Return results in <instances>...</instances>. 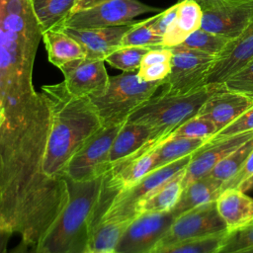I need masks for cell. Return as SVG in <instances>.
<instances>
[{
    "label": "cell",
    "instance_id": "cell-49",
    "mask_svg": "<svg viewBox=\"0 0 253 253\" xmlns=\"http://www.w3.org/2000/svg\"><path fill=\"white\" fill-rule=\"evenodd\" d=\"M252 224H253V223H252Z\"/></svg>",
    "mask_w": 253,
    "mask_h": 253
},
{
    "label": "cell",
    "instance_id": "cell-29",
    "mask_svg": "<svg viewBox=\"0 0 253 253\" xmlns=\"http://www.w3.org/2000/svg\"><path fill=\"white\" fill-rule=\"evenodd\" d=\"M229 39L203 29H198L192 33L178 47L197 50L216 57L229 42Z\"/></svg>",
    "mask_w": 253,
    "mask_h": 253
},
{
    "label": "cell",
    "instance_id": "cell-33",
    "mask_svg": "<svg viewBox=\"0 0 253 253\" xmlns=\"http://www.w3.org/2000/svg\"><path fill=\"white\" fill-rule=\"evenodd\" d=\"M215 125L209 119L196 115L179 126H177L167 137H186V138H203L208 141L217 132Z\"/></svg>",
    "mask_w": 253,
    "mask_h": 253
},
{
    "label": "cell",
    "instance_id": "cell-25",
    "mask_svg": "<svg viewBox=\"0 0 253 253\" xmlns=\"http://www.w3.org/2000/svg\"><path fill=\"white\" fill-rule=\"evenodd\" d=\"M42 33L56 28L74 10L78 0H30Z\"/></svg>",
    "mask_w": 253,
    "mask_h": 253
},
{
    "label": "cell",
    "instance_id": "cell-7",
    "mask_svg": "<svg viewBox=\"0 0 253 253\" xmlns=\"http://www.w3.org/2000/svg\"><path fill=\"white\" fill-rule=\"evenodd\" d=\"M122 126H102L71 158L65 176L72 181H88L111 170L110 153Z\"/></svg>",
    "mask_w": 253,
    "mask_h": 253
},
{
    "label": "cell",
    "instance_id": "cell-15",
    "mask_svg": "<svg viewBox=\"0 0 253 253\" xmlns=\"http://www.w3.org/2000/svg\"><path fill=\"white\" fill-rule=\"evenodd\" d=\"M253 58V20L236 38L229 41L214 58L206 85L222 87L223 83Z\"/></svg>",
    "mask_w": 253,
    "mask_h": 253
},
{
    "label": "cell",
    "instance_id": "cell-5",
    "mask_svg": "<svg viewBox=\"0 0 253 253\" xmlns=\"http://www.w3.org/2000/svg\"><path fill=\"white\" fill-rule=\"evenodd\" d=\"M220 89L223 87L206 85L186 94L161 92L138 107L126 122L142 124L169 134L177 126L196 116L207 99Z\"/></svg>",
    "mask_w": 253,
    "mask_h": 253
},
{
    "label": "cell",
    "instance_id": "cell-16",
    "mask_svg": "<svg viewBox=\"0 0 253 253\" xmlns=\"http://www.w3.org/2000/svg\"><path fill=\"white\" fill-rule=\"evenodd\" d=\"M253 137V130L207 142L193 155L185 168L183 187L210 174L213 167L223 158Z\"/></svg>",
    "mask_w": 253,
    "mask_h": 253
},
{
    "label": "cell",
    "instance_id": "cell-34",
    "mask_svg": "<svg viewBox=\"0 0 253 253\" xmlns=\"http://www.w3.org/2000/svg\"><path fill=\"white\" fill-rule=\"evenodd\" d=\"M223 89L241 93L253 98V58L222 85Z\"/></svg>",
    "mask_w": 253,
    "mask_h": 253
},
{
    "label": "cell",
    "instance_id": "cell-46",
    "mask_svg": "<svg viewBox=\"0 0 253 253\" xmlns=\"http://www.w3.org/2000/svg\"><path fill=\"white\" fill-rule=\"evenodd\" d=\"M233 253H253V246L249 247V248H246V249H243V250L233 252Z\"/></svg>",
    "mask_w": 253,
    "mask_h": 253
},
{
    "label": "cell",
    "instance_id": "cell-32",
    "mask_svg": "<svg viewBox=\"0 0 253 253\" xmlns=\"http://www.w3.org/2000/svg\"><path fill=\"white\" fill-rule=\"evenodd\" d=\"M152 47L139 46H121L105 58L112 67L123 72H136L140 67L144 54Z\"/></svg>",
    "mask_w": 253,
    "mask_h": 253
},
{
    "label": "cell",
    "instance_id": "cell-45",
    "mask_svg": "<svg viewBox=\"0 0 253 253\" xmlns=\"http://www.w3.org/2000/svg\"><path fill=\"white\" fill-rule=\"evenodd\" d=\"M84 253H121L118 250H109V251H93V250H86Z\"/></svg>",
    "mask_w": 253,
    "mask_h": 253
},
{
    "label": "cell",
    "instance_id": "cell-1",
    "mask_svg": "<svg viewBox=\"0 0 253 253\" xmlns=\"http://www.w3.org/2000/svg\"><path fill=\"white\" fill-rule=\"evenodd\" d=\"M49 122L42 92L24 107L2 111L0 121V229L35 246L69 199L67 179L50 178L43 170Z\"/></svg>",
    "mask_w": 253,
    "mask_h": 253
},
{
    "label": "cell",
    "instance_id": "cell-3",
    "mask_svg": "<svg viewBox=\"0 0 253 253\" xmlns=\"http://www.w3.org/2000/svg\"><path fill=\"white\" fill-rule=\"evenodd\" d=\"M42 93L50 111L43 170L50 178L64 179L71 158L103 125L90 98L71 94L63 81L43 85Z\"/></svg>",
    "mask_w": 253,
    "mask_h": 253
},
{
    "label": "cell",
    "instance_id": "cell-6",
    "mask_svg": "<svg viewBox=\"0 0 253 253\" xmlns=\"http://www.w3.org/2000/svg\"><path fill=\"white\" fill-rule=\"evenodd\" d=\"M136 72H122L110 76L106 91L90 98L104 126H123L163 85L164 81H142Z\"/></svg>",
    "mask_w": 253,
    "mask_h": 253
},
{
    "label": "cell",
    "instance_id": "cell-11",
    "mask_svg": "<svg viewBox=\"0 0 253 253\" xmlns=\"http://www.w3.org/2000/svg\"><path fill=\"white\" fill-rule=\"evenodd\" d=\"M171 71L161 86L167 94H186L206 86L214 56L178 46L171 47Z\"/></svg>",
    "mask_w": 253,
    "mask_h": 253
},
{
    "label": "cell",
    "instance_id": "cell-12",
    "mask_svg": "<svg viewBox=\"0 0 253 253\" xmlns=\"http://www.w3.org/2000/svg\"><path fill=\"white\" fill-rule=\"evenodd\" d=\"M175 217L173 211L137 215L127 225L116 250L121 253H152Z\"/></svg>",
    "mask_w": 253,
    "mask_h": 253
},
{
    "label": "cell",
    "instance_id": "cell-23",
    "mask_svg": "<svg viewBox=\"0 0 253 253\" xmlns=\"http://www.w3.org/2000/svg\"><path fill=\"white\" fill-rule=\"evenodd\" d=\"M223 182L212 178L210 175L204 176L187 185L178 204L172 210L176 217L185 211L215 202L222 192Z\"/></svg>",
    "mask_w": 253,
    "mask_h": 253
},
{
    "label": "cell",
    "instance_id": "cell-48",
    "mask_svg": "<svg viewBox=\"0 0 253 253\" xmlns=\"http://www.w3.org/2000/svg\"><path fill=\"white\" fill-rule=\"evenodd\" d=\"M179 1H182V0H179Z\"/></svg>",
    "mask_w": 253,
    "mask_h": 253
},
{
    "label": "cell",
    "instance_id": "cell-40",
    "mask_svg": "<svg viewBox=\"0 0 253 253\" xmlns=\"http://www.w3.org/2000/svg\"><path fill=\"white\" fill-rule=\"evenodd\" d=\"M197 1L202 9H210V8H215L220 6H226V5H233V4H239L244 2H250L253 0H195Z\"/></svg>",
    "mask_w": 253,
    "mask_h": 253
},
{
    "label": "cell",
    "instance_id": "cell-8",
    "mask_svg": "<svg viewBox=\"0 0 253 253\" xmlns=\"http://www.w3.org/2000/svg\"><path fill=\"white\" fill-rule=\"evenodd\" d=\"M150 12H160V10L139 0H109L70 14L56 28L89 29L121 26L132 23L136 16Z\"/></svg>",
    "mask_w": 253,
    "mask_h": 253
},
{
    "label": "cell",
    "instance_id": "cell-43",
    "mask_svg": "<svg viewBox=\"0 0 253 253\" xmlns=\"http://www.w3.org/2000/svg\"><path fill=\"white\" fill-rule=\"evenodd\" d=\"M13 233L0 229V253H6L8 241Z\"/></svg>",
    "mask_w": 253,
    "mask_h": 253
},
{
    "label": "cell",
    "instance_id": "cell-22",
    "mask_svg": "<svg viewBox=\"0 0 253 253\" xmlns=\"http://www.w3.org/2000/svg\"><path fill=\"white\" fill-rule=\"evenodd\" d=\"M185 168L174 175L150 195L141 200L135 207L136 216L145 212H163L172 211L183 193Z\"/></svg>",
    "mask_w": 253,
    "mask_h": 253
},
{
    "label": "cell",
    "instance_id": "cell-37",
    "mask_svg": "<svg viewBox=\"0 0 253 253\" xmlns=\"http://www.w3.org/2000/svg\"><path fill=\"white\" fill-rule=\"evenodd\" d=\"M171 71V61L153 63L140 66L137 70V76L140 80L146 82L164 81Z\"/></svg>",
    "mask_w": 253,
    "mask_h": 253
},
{
    "label": "cell",
    "instance_id": "cell-36",
    "mask_svg": "<svg viewBox=\"0 0 253 253\" xmlns=\"http://www.w3.org/2000/svg\"><path fill=\"white\" fill-rule=\"evenodd\" d=\"M250 130H253V106L246 110L230 125L217 131L208 142L215 141L224 137L236 135Z\"/></svg>",
    "mask_w": 253,
    "mask_h": 253
},
{
    "label": "cell",
    "instance_id": "cell-10",
    "mask_svg": "<svg viewBox=\"0 0 253 253\" xmlns=\"http://www.w3.org/2000/svg\"><path fill=\"white\" fill-rule=\"evenodd\" d=\"M223 231H227L225 223L216 210L215 202H211L175 217L152 253L177 243L200 239Z\"/></svg>",
    "mask_w": 253,
    "mask_h": 253
},
{
    "label": "cell",
    "instance_id": "cell-35",
    "mask_svg": "<svg viewBox=\"0 0 253 253\" xmlns=\"http://www.w3.org/2000/svg\"><path fill=\"white\" fill-rule=\"evenodd\" d=\"M253 246V224L229 232L217 253H233Z\"/></svg>",
    "mask_w": 253,
    "mask_h": 253
},
{
    "label": "cell",
    "instance_id": "cell-38",
    "mask_svg": "<svg viewBox=\"0 0 253 253\" xmlns=\"http://www.w3.org/2000/svg\"><path fill=\"white\" fill-rule=\"evenodd\" d=\"M177 8L178 5L177 3L171 7H169L168 9L159 12V14L152 16V20H151V25L154 29V31L163 38L166 30L169 28V26L172 24L176 13H177Z\"/></svg>",
    "mask_w": 253,
    "mask_h": 253
},
{
    "label": "cell",
    "instance_id": "cell-4",
    "mask_svg": "<svg viewBox=\"0 0 253 253\" xmlns=\"http://www.w3.org/2000/svg\"><path fill=\"white\" fill-rule=\"evenodd\" d=\"M105 175L88 181L67 179L69 199L54 225L37 245L43 253H84L94 227L106 211Z\"/></svg>",
    "mask_w": 253,
    "mask_h": 253
},
{
    "label": "cell",
    "instance_id": "cell-24",
    "mask_svg": "<svg viewBox=\"0 0 253 253\" xmlns=\"http://www.w3.org/2000/svg\"><path fill=\"white\" fill-rule=\"evenodd\" d=\"M42 40L45 44L48 60L57 68L69 61L86 57L82 45L61 30L52 29L44 32Z\"/></svg>",
    "mask_w": 253,
    "mask_h": 253
},
{
    "label": "cell",
    "instance_id": "cell-47",
    "mask_svg": "<svg viewBox=\"0 0 253 253\" xmlns=\"http://www.w3.org/2000/svg\"><path fill=\"white\" fill-rule=\"evenodd\" d=\"M1 118H2V110L0 109V121H1Z\"/></svg>",
    "mask_w": 253,
    "mask_h": 253
},
{
    "label": "cell",
    "instance_id": "cell-42",
    "mask_svg": "<svg viewBox=\"0 0 253 253\" xmlns=\"http://www.w3.org/2000/svg\"><path fill=\"white\" fill-rule=\"evenodd\" d=\"M107 1H109V0H78V3L76 4V6H75V8H74L72 13L80 11V10L92 8L94 6H97V5L102 4L104 2H107Z\"/></svg>",
    "mask_w": 253,
    "mask_h": 253
},
{
    "label": "cell",
    "instance_id": "cell-30",
    "mask_svg": "<svg viewBox=\"0 0 253 253\" xmlns=\"http://www.w3.org/2000/svg\"><path fill=\"white\" fill-rule=\"evenodd\" d=\"M152 18L135 22L125 34L121 46L157 47L162 46L163 38L159 36L151 25Z\"/></svg>",
    "mask_w": 253,
    "mask_h": 253
},
{
    "label": "cell",
    "instance_id": "cell-13",
    "mask_svg": "<svg viewBox=\"0 0 253 253\" xmlns=\"http://www.w3.org/2000/svg\"><path fill=\"white\" fill-rule=\"evenodd\" d=\"M58 69L63 74L66 89L75 96L92 98L107 89L110 76L104 59L84 57L69 61Z\"/></svg>",
    "mask_w": 253,
    "mask_h": 253
},
{
    "label": "cell",
    "instance_id": "cell-14",
    "mask_svg": "<svg viewBox=\"0 0 253 253\" xmlns=\"http://www.w3.org/2000/svg\"><path fill=\"white\" fill-rule=\"evenodd\" d=\"M168 134L137 123H125L119 129L110 153L111 168L137 157L160 144Z\"/></svg>",
    "mask_w": 253,
    "mask_h": 253
},
{
    "label": "cell",
    "instance_id": "cell-27",
    "mask_svg": "<svg viewBox=\"0 0 253 253\" xmlns=\"http://www.w3.org/2000/svg\"><path fill=\"white\" fill-rule=\"evenodd\" d=\"M129 222L116 220H100L93 229L87 250H116Z\"/></svg>",
    "mask_w": 253,
    "mask_h": 253
},
{
    "label": "cell",
    "instance_id": "cell-18",
    "mask_svg": "<svg viewBox=\"0 0 253 253\" xmlns=\"http://www.w3.org/2000/svg\"><path fill=\"white\" fill-rule=\"evenodd\" d=\"M132 23L121 26L89 29L56 28L68 34L76 40L84 48L86 57L93 59H104L121 47L125 34L132 27Z\"/></svg>",
    "mask_w": 253,
    "mask_h": 253
},
{
    "label": "cell",
    "instance_id": "cell-31",
    "mask_svg": "<svg viewBox=\"0 0 253 253\" xmlns=\"http://www.w3.org/2000/svg\"><path fill=\"white\" fill-rule=\"evenodd\" d=\"M228 233V231H223L200 239L177 243L156 253H217Z\"/></svg>",
    "mask_w": 253,
    "mask_h": 253
},
{
    "label": "cell",
    "instance_id": "cell-41",
    "mask_svg": "<svg viewBox=\"0 0 253 253\" xmlns=\"http://www.w3.org/2000/svg\"><path fill=\"white\" fill-rule=\"evenodd\" d=\"M9 253H43L37 246L28 244L24 241H21L19 245H17L12 251Z\"/></svg>",
    "mask_w": 253,
    "mask_h": 253
},
{
    "label": "cell",
    "instance_id": "cell-20",
    "mask_svg": "<svg viewBox=\"0 0 253 253\" xmlns=\"http://www.w3.org/2000/svg\"><path fill=\"white\" fill-rule=\"evenodd\" d=\"M215 205L228 232L253 223V198L239 189L223 190L215 200Z\"/></svg>",
    "mask_w": 253,
    "mask_h": 253
},
{
    "label": "cell",
    "instance_id": "cell-39",
    "mask_svg": "<svg viewBox=\"0 0 253 253\" xmlns=\"http://www.w3.org/2000/svg\"><path fill=\"white\" fill-rule=\"evenodd\" d=\"M251 176H253V151L251 152V154L249 155L245 164L239 170V172L235 176H233L230 180H228L223 184L222 191L228 188H237L239 184H241L243 181L247 180Z\"/></svg>",
    "mask_w": 253,
    "mask_h": 253
},
{
    "label": "cell",
    "instance_id": "cell-26",
    "mask_svg": "<svg viewBox=\"0 0 253 253\" xmlns=\"http://www.w3.org/2000/svg\"><path fill=\"white\" fill-rule=\"evenodd\" d=\"M208 139L203 138H186V137H166L155 148L156 165L155 169L180 160L189 155H193Z\"/></svg>",
    "mask_w": 253,
    "mask_h": 253
},
{
    "label": "cell",
    "instance_id": "cell-21",
    "mask_svg": "<svg viewBox=\"0 0 253 253\" xmlns=\"http://www.w3.org/2000/svg\"><path fill=\"white\" fill-rule=\"evenodd\" d=\"M177 5L176 16L163 36V47L171 48L180 44L201 27L203 9L197 1L182 0Z\"/></svg>",
    "mask_w": 253,
    "mask_h": 253
},
{
    "label": "cell",
    "instance_id": "cell-2",
    "mask_svg": "<svg viewBox=\"0 0 253 253\" xmlns=\"http://www.w3.org/2000/svg\"><path fill=\"white\" fill-rule=\"evenodd\" d=\"M42 33L30 0H0V109L26 106L38 97L33 67Z\"/></svg>",
    "mask_w": 253,
    "mask_h": 253
},
{
    "label": "cell",
    "instance_id": "cell-17",
    "mask_svg": "<svg viewBox=\"0 0 253 253\" xmlns=\"http://www.w3.org/2000/svg\"><path fill=\"white\" fill-rule=\"evenodd\" d=\"M253 20V1L204 9L201 29L232 40Z\"/></svg>",
    "mask_w": 253,
    "mask_h": 253
},
{
    "label": "cell",
    "instance_id": "cell-44",
    "mask_svg": "<svg viewBox=\"0 0 253 253\" xmlns=\"http://www.w3.org/2000/svg\"><path fill=\"white\" fill-rule=\"evenodd\" d=\"M237 189H239L240 191H242L244 193L253 190V176H251L250 178H248L247 180H245L241 184H239Z\"/></svg>",
    "mask_w": 253,
    "mask_h": 253
},
{
    "label": "cell",
    "instance_id": "cell-19",
    "mask_svg": "<svg viewBox=\"0 0 253 253\" xmlns=\"http://www.w3.org/2000/svg\"><path fill=\"white\" fill-rule=\"evenodd\" d=\"M252 106V97L220 89L207 99L197 115L211 121L219 131Z\"/></svg>",
    "mask_w": 253,
    "mask_h": 253
},
{
    "label": "cell",
    "instance_id": "cell-9",
    "mask_svg": "<svg viewBox=\"0 0 253 253\" xmlns=\"http://www.w3.org/2000/svg\"><path fill=\"white\" fill-rule=\"evenodd\" d=\"M192 155L184 157L180 160L154 169L147 174L136 185L129 189L119 192L109 205L102 219L130 222L136 217V205L150 195L154 190L171 179L178 172L186 168L190 162Z\"/></svg>",
    "mask_w": 253,
    "mask_h": 253
},
{
    "label": "cell",
    "instance_id": "cell-28",
    "mask_svg": "<svg viewBox=\"0 0 253 253\" xmlns=\"http://www.w3.org/2000/svg\"><path fill=\"white\" fill-rule=\"evenodd\" d=\"M253 151V137L248 139L237 149L218 162L210 172V176L217 179L223 184L235 176L245 164L247 158Z\"/></svg>",
    "mask_w": 253,
    "mask_h": 253
}]
</instances>
